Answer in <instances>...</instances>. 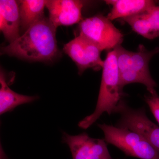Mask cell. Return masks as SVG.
I'll use <instances>...</instances> for the list:
<instances>
[{"label": "cell", "instance_id": "obj_1", "mask_svg": "<svg viewBox=\"0 0 159 159\" xmlns=\"http://www.w3.org/2000/svg\"><path fill=\"white\" fill-rule=\"evenodd\" d=\"M57 28L43 17L19 38L1 49V53L29 61H52L58 55Z\"/></svg>", "mask_w": 159, "mask_h": 159}, {"label": "cell", "instance_id": "obj_2", "mask_svg": "<svg viewBox=\"0 0 159 159\" xmlns=\"http://www.w3.org/2000/svg\"><path fill=\"white\" fill-rule=\"evenodd\" d=\"M102 69L101 84L96 109L93 114L78 123L79 127L83 129L90 127L104 113L109 115L115 113L118 104L125 95L121 84L115 50H111L107 53Z\"/></svg>", "mask_w": 159, "mask_h": 159}, {"label": "cell", "instance_id": "obj_3", "mask_svg": "<svg viewBox=\"0 0 159 159\" xmlns=\"http://www.w3.org/2000/svg\"><path fill=\"white\" fill-rule=\"evenodd\" d=\"M114 50L116 54L122 88L130 84H142L146 87L150 94L156 93L157 84L151 75L149 63L154 55L159 52V48L149 51L140 44L134 52L126 50L121 45Z\"/></svg>", "mask_w": 159, "mask_h": 159}, {"label": "cell", "instance_id": "obj_4", "mask_svg": "<svg viewBox=\"0 0 159 159\" xmlns=\"http://www.w3.org/2000/svg\"><path fill=\"white\" fill-rule=\"evenodd\" d=\"M107 144L116 146L126 156L140 159H159V152L139 134L126 128L98 124Z\"/></svg>", "mask_w": 159, "mask_h": 159}, {"label": "cell", "instance_id": "obj_5", "mask_svg": "<svg viewBox=\"0 0 159 159\" xmlns=\"http://www.w3.org/2000/svg\"><path fill=\"white\" fill-rule=\"evenodd\" d=\"M79 35L98 46L101 51L113 50L121 45L123 35L107 17L98 15L79 23Z\"/></svg>", "mask_w": 159, "mask_h": 159}, {"label": "cell", "instance_id": "obj_6", "mask_svg": "<svg viewBox=\"0 0 159 159\" xmlns=\"http://www.w3.org/2000/svg\"><path fill=\"white\" fill-rule=\"evenodd\" d=\"M115 113L121 116L116 126L139 134L159 152V127L148 118L145 109L131 108L122 100Z\"/></svg>", "mask_w": 159, "mask_h": 159}, {"label": "cell", "instance_id": "obj_7", "mask_svg": "<svg viewBox=\"0 0 159 159\" xmlns=\"http://www.w3.org/2000/svg\"><path fill=\"white\" fill-rule=\"evenodd\" d=\"M63 51L76 64L79 75L89 68H102L104 65V61L100 56L101 50L81 35H78L65 45Z\"/></svg>", "mask_w": 159, "mask_h": 159}, {"label": "cell", "instance_id": "obj_8", "mask_svg": "<svg viewBox=\"0 0 159 159\" xmlns=\"http://www.w3.org/2000/svg\"><path fill=\"white\" fill-rule=\"evenodd\" d=\"M62 139L68 145L73 159H113L104 139L91 138L85 132L75 136L63 132Z\"/></svg>", "mask_w": 159, "mask_h": 159}, {"label": "cell", "instance_id": "obj_9", "mask_svg": "<svg viewBox=\"0 0 159 159\" xmlns=\"http://www.w3.org/2000/svg\"><path fill=\"white\" fill-rule=\"evenodd\" d=\"M83 2L77 0H48L46 8L49 19L56 28L80 23L82 20Z\"/></svg>", "mask_w": 159, "mask_h": 159}, {"label": "cell", "instance_id": "obj_10", "mask_svg": "<svg viewBox=\"0 0 159 159\" xmlns=\"http://www.w3.org/2000/svg\"><path fill=\"white\" fill-rule=\"evenodd\" d=\"M0 29L9 43L20 36V19L17 1H0Z\"/></svg>", "mask_w": 159, "mask_h": 159}, {"label": "cell", "instance_id": "obj_11", "mask_svg": "<svg viewBox=\"0 0 159 159\" xmlns=\"http://www.w3.org/2000/svg\"><path fill=\"white\" fill-rule=\"evenodd\" d=\"M122 20L134 31L145 38L152 39L159 36V6Z\"/></svg>", "mask_w": 159, "mask_h": 159}, {"label": "cell", "instance_id": "obj_12", "mask_svg": "<svg viewBox=\"0 0 159 159\" xmlns=\"http://www.w3.org/2000/svg\"><path fill=\"white\" fill-rule=\"evenodd\" d=\"M105 2L111 6L107 16L111 21L140 14L156 5L155 1L150 0H107Z\"/></svg>", "mask_w": 159, "mask_h": 159}, {"label": "cell", "instance_id": "obj_13", "mask_svg": "<svg viewBox=\"0 0 159 159\" xmlns=\"http://www.w3.org/2000/svg\"><path fill=\"white\" fill-rule=\"evenodd\" d=\"M0 114L11 111L18 106L30 103L38 99L37 96H29L15 93L8 86L3 71L0 73Z\"/></svg>", "mask_w": 159, "mask_h": 159}, {"label": "cell", "instance_id": "obj_14", "mask_svg": "<svg viewBox=\"0 0 159 159\" xmlns=\"http://www.w3.org/2000/svg\"><path fill=\"white\" fill-rule=\"evenodd\" d=\"M47 1L22 0L17 1L19 7L20 30L24 33L44 16Z\"/></svg>", "mask_w": 159, "mask_h": 159}, {"label": "cell", "instance_id": "obj_15", "mask_svg": "<svg viewBox=\"0 0 159 159\" xmlns=\"http://www.w3.org/2000/svg\"><path fill=\"white\" fill-rule=\"evenodd\" d=\"M145 102L159 124V96L157 93L145 96Z\"/></svg>", "mask_w": 159, "mask_h": 159}]
</instances>
